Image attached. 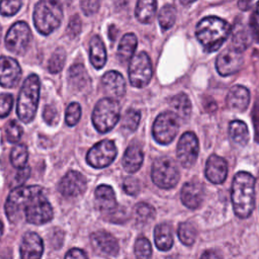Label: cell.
<instances>
[{
  "mask_svg": "<svg viewBox=\"0 0 259 259\" xmlns=\"http://www.w3.org/2000/svg\"><path fill=\"white\" fill-rule=\"evenodd\" d=\"M81 116V106L79 105V103L77 102H72L68 105L67 109H66V114H65V118H66V122L68 125H75Z\"/></svg>",
  "mask_w": 259,
  "mask_h": 259,
  "instance_id": "f35d334b",
  "label": "cell"
},
{
  "mask_svg": "<svg viewBox=\"0 0 259 259\" xmlns=\"http://www.w3.org/2000/svg\"><path fill=\"white\" fill-rule=\"evenodd\" d=\"M143 160L144 154L142 149L138 145H131L124 152L122 158V166L125 169V171L134 173L141 168Z\"/></svg>",
  "mask_w": 259,
  "mask_h": 259,
  "instance_id": "603a6c76",
  "label": "cell"
},
{
  "mask_svg": "<svg viewBox=\"0 0 259 259\" xmlns=\"http://www.w3.org/2000/svg\"><path fill=\"white\" fill-rule=\"evenodd\" d=\"M91 242L94 248L103 254L115 256L118 253L119 247L116 239L105 231H97L91 235Z\"/></svg>",
  "mask_w": 259,
  "mask_h": 259,
  "instance_id": "ffe728a7",
  "label": "cell"
},
{
  "mask_svg": "<svg viewBox=\"0 0 259 259\" xmlns=\"http://www.w3.org/2000/svg\"><path fill=\"white\" fill-rule=\"evenodd\" d=\"M80 6L86 15H92L99 9L100 0H81Z\"/></svg>",
  "mask_w": 259,
  "mask_h": 259,
  "instance_id": "f6af8a7d",
  "label": "cell"
},
{
  "mask_svg": "<svg viewBox=\"0 0 259 259\" xmlns=\"http://www.w3.org/2000/svg\"><path fill=\"white\" fill-rule=\"evenodd\" d=\"M194 1H196V0H180L181 4H183V5H189L192 2H194Z\"/></svg>",
  "mask_w": 259,
  "mask_h": 259,
  "instance_id": "db71d44e",
  "label": "cell"
},
{
  "mask_svg": "<svg viewBox=\"0 0 259 259\" xmlns=\"http://www.w3.org/2000/svg\"><path fill=\"white\" fill-rule=\"evenodd\" d=\"M131 84L137 88L147 86L152 78V64L147 53L141 52L131 59L128 66Z\"/></svg>",
  "mask_w": 259,
  "mask_h": 259,
  "instance_id": "9c48e42d",
  "label": "cell"
},
{
  "mask_svg": "<svg viewBox=\"0 0 259 259\" xmlns=\"http://www.w3.org/2000/svg\"><path fill=\"white\" fill-rule=\"evenodd\" d=\"M202 258H218V257H221L219 255V253H217L215 251H205L202 255H201Z\"/></svg>",
  "mask_w": 259,
  "mask_h": 259,
  "instance_id": "f907efd6",
  "label": "cell"
},
{
  "mask_svg": "<svg viewBox=\"0 0 259 259\" xmlns=\"http://www.w3.org/2000/svg\"><path fill=\"white\" fill-rule=\"evenodd\" d=\"M6 138L10 143H16L22 136V127L16 120H11L6 125Z\"/></svg>",
  "mask_w": 259,
  "mask_h": 259,
  "instance_id": "ab89813d",
  "label": "cell"
},
{
  "mask_svg": "<svg viewBox=\"0 0 259 259\" xmlns=\"http://www.w3.org/2000/svg\"><path fill=\"white\" fill-rule=\"evenodd\" d=\"M5 212L10 222H17L22 213L28 223L42 225L53 219V207L40 186H18L8 195Z\"/></svg>",
  "mask_w": 259,
  "mask_h": 259,
  "instance_id": "6da1fadb",
  "label": "cell"
},
{
  "mask_svg": "<svg viewBox=\"0 0 259 259\" xmlns=\"http://www.w3.org/2000/svg\"><path fill=\"white\" fill-rule=\"evenodd\" d=\"M203 185L198 181L186 182L181 189V200L183 204L191 209L197 208L203 199Z\"/></svg>",
  "mask_w": 259,
  "mask_h": 259,
  "instance_id": "e0dca14e",
  "label": "cell"
},
{
  "mask_svg": "<svg viewBox=\"0 0 259 259\" xmlns=\"http://www.w3.org/2000/svg\"><path fill=\"white\" fill-rule=\"evenodd\" d=\"M54 1H56L57 3H59L61 6H62V5L67 6V5H69V4L71 3L72 0H54Z\"/></svg>",
  "mask_w": 259,
  "mask_h": 259,
  "instance_id": "f5cc1de1",
  "label": "cell"
},
{
  "mask_svg": "<svg viewBox=\"0 0 259 259\" xmlns=\"http://www.w3.org/2000/svg\"><path fill=\"white\" fill-rule=\"evenodd\" d=\"M42 117L45 121L50 125H55L59 121V113L55 106L47 105L42 112Z\"/></svg>",
  "mask_w": 259,
  "mask_h": 259,
  "instance_id": "ee69618b",
  "label": "cell"
},
{
  "mask_svg": "<svg viewBox=\"0 0 259 259\" xmlns=\"http://www.w3.org/2000/svg\"><path fill=\"white\" fill-rule=\"evenodd\" d=\"M242 52L232 48L223 51L215 62V67L218 72L222 76L232 75L238 72L243 65Z\"/></svg>",
  "mask_w": 259,
  "mask_h": 259,
  "instance_id": "4fadbf2b",
  "label": "cell"
},
{
  "mask_svg": "<svg viewBox=\"0 0 259 259\" xmlns=\"http://www.w3.org/2000/svg\"><path fill=\"white\" fill-rule=\"evenodd\" d=\"M156 247L161 251H168L173 246V235L171 227L166 224H159L154 231Z\"/></svg>",
  "mask_w": 259,
  "mask_h": 259,
  "instance_id": "d4e9b609",
  "label": "cell"
},
{
  "mask_svg": "<svg viewBox=\"0 0 259 259\" xmlns=\"http://www.w3.org/2000/svg\"><path fill=\"white\" fill-rule=\"evenodd\" d=\"M178 237L184 245H192L196 238V230L194 226L189 222L181 223L178 227Z\"/></svg>",
  "mask_w": 259,
  "mask_h": 259,
  "instance_id": "d6a6232c",
  "label": "cell"
},
{
  "mask_svg": "<svg viewBox=\"0 0 259 259\" xmlns=\"http://www.w3.org/2000/svg\"><path fill=\"white\" fill-rule=\"evenodd\" d=\"M135 254L138 258H149L152 255V247L149 240L140 237L135 243Z\"/></svg>",
  "mask_w": 259,
  "mask_h": 259,
  "instance_id": "74e56055",
  "label": "cell"
},
{
  "mask_svg": "<svg viewBox=\"0 0 259 259\" xmlns=\"http://www.w3.org/2000/svg\"><path fill=\"white\" fill-rule=\"evenodd\" d=\"M95 201L101 211L110 213L117 207V202L113 189L105 184L99 185L95 189Z\"/></svg>",
  "mask_w": 259,
  "mask_h": 259,
  "instance_id": "44dd1931",
  "label": "cell"
},
{
  "mask_svg": "<svg viewBox=\"0 0 259 259\" xmlns=\"http://www.w3.org/2000/svg\"><path fill=\"white\" fill-rule=\"evenodd\" d=\"M135 215L141 223H148L155 217V208L146 202H139L135 205Z\"/></svg>",
  "mask_w": 259,
  "mask_h": 259,
  "instance_id": "e575fe53",
  "label": "cell"
},
{
  "mask_svg": "<svg viewBox=\"0 0 259 259\" xmlns=\"http://www.w3.org/2000/svg\"><path fill=\"white\" fill-rule=\"evenodd\" d=\"M29 174H30V168L27 167V166H23L21 168H19L17 174H16V183L18 185H21L28 177H29Z\"/></svg>",
  "mask_w": 259,
  "mask_h": 259,
  "instance_id": "7dc6e473",
  "label": "cell"
},
{
  "mask_svg": "<svg viewBox=\"0 0 259 259\" xmlns=\"http://www.w3.org/2000/svg\"><path fill=\"white\" fill-rule=\"evenodd\" d=\"M39 97V79L32 74L23 82L18 99L16 111L21 121L30 122L36 112Z\"/></svg>",
  "mask_w": 259,
  "mask_h": 259,
  "instance_id": "277c9868",
  "label": "cell"
},
{
  "mask_svg": "<svg viewBox=\"0 0 259 259\" xmlns=\"http://www.w3.org/2000/svg\"><path fill=\"white\" fill-rule=\"evenodd\" d=\"M250 45V33L244 26H237L233 34L234 49L243 52Z\"/></svg>",
  "mask_w": 259,
  "mask_h": 259,
  "instance_id": "1f68e13d",
  "label": "cell"
},
{
  "mask_svg": "<svg viewBox=\"0 0 259 259\" xmlns=\"http://www.w3.org/2000/svg\"><path fill=\"white\" fill-rule=\"evenodd\" d=\"M31 32L29 26L24 21L15 22L7 31L5 36V46L8 51L22 55L30 41Z\"/></svg>",
  "mask_w": 259,
  "mask_h": 259,
  "instance_id": "30bf717a",
  "label": "cell"
},
{
  "mask_svg": "<svg viewBox=\"0 0 259 259\" xmlns=\"http://www.w3.org/2000/svg\"><path fill=\"white\" fill-rule=\"evenodd\" d=\"M69 84L73 89L84 90L90 84V78L82 64H75L69 70Z\"/></svg>",
  "mask_w": 259,
  "mask_h": 259,
  "instance_id": "cb8c5ba5",
  "label": "cell"
},
{
  "mask_svg": "<svg viewBox=\"0 0 259 259\" xmlns=\"http://www.w3.org/2000/svg\"><path fill=\"white\" fill-rule=\"evenodd\" d=\"M65 258H87V254L81 249L73 248L67 252Z\"/></svg>",
  "mask_w": 259,
  "mask_h": 259,
  "instance_id": "c3c4849f",
  "label": "cell"
},
{
  "mask_svg": "<svg viewBox=\"0 0 259 259\" xmlns=\"http://www.w3.org/2000/svg\"><path fill=\"white\" fill-rule=\"evenodd\" d=\"M120 114V106L116 99L106 97L99 100L92 113V121L94 127L99 133H107L118 121Z\"/></svg>",
  "mask_w": 259,
  "mask_h": 259,
  "instance_id": "8992f818",
  "label": "cell"
},
{
  "mask_svg": "<svg viewBox=\"0 0 259 259\" xmlns=\"http://www.w3.org/2000/svg\"><path fill=\"white\" fill-rule=\"evenodd\" d=\"M253 0H239L238 2V6L241 10H248L251 6V3H252Z\"/></svg>",
  "mask_w": 259,
  "mask_h": 259,
  "instance_id": "681fc988",
  "label": "cell"
},
{
  "mask_svg": "<svg viewBox=\"0 0 259 259\" xmlns=\"http://www.w3.org/2000/svg\"><path fill=\"white\" fill-rule=\"evenodd\" d=\"M140 119H141L140 111L131 108L125 112V114L122 118L121 125L123 128L127 130L130 132H134L137 130V127L140 123Z\"/></svg>",
  "mask_w": 259,
  "mask_h": 259,
  "instance_id": "8d00e7d4",
  "label": "cell"
},
{
  "mask_svg": "<svg viewBox=\"0 0 259 259\" xmlns=\"http://www.w3.org/2000/svg\"><path fill=\"white\" fill-rule=\"evenodd\" d=\"M86 189L85 177L77 171H69L59 183V191L66 197L82 194Z\"/></svg>",
  "mask_w": 259,
  "mask_h": 259,
  "instance_id": "5bb4252c",
  "label": "cell"
},
{
  "mask_svg": "<svg viewBox=\"0 0 259 259\" xmlns=\"http://www.w3.org/2000/svg\"><path fill=\"white\" fill-rule=\"evenodd\" d=\"M21 76V69L16 60L0 57V85L5 88L14 87Z\"/></svg>",
  "mask_w": 259,
  "mask_h": 259,
  "instance_id": "9a60e30c",
  "label": "cell"
},
{
  "mask_svg": "<svg viewBox=\"0 0 259 259\" xmlns=\"http://www.w3.org/2000/svg\"><path fill=\"white\" fill-rule=\"evenodd\" d=\"M13 97L11 94L3 93L0 94V117H5L8 115L12 108Z\"/></svg>",
  "mask_w": 259,
  "mask_h": 259,
  "instance_id": "b9f144b4",
  "label": "cell"
},
{
  "mask_svg": "<svg viewBox=\"0 0 259 259\" xmlns=\"http://www.w3.org/2000/svg\"><path fill=\"white\" fill-rule=\"evenodd\" d=\"M157 10L156 0H138L136 6V17L142 23H150Z\"/></svg>",
  "mask_w": 259,
  "mask_h": 259,
  "instance_id": "f1b7e54d",
  "label": "cell"
},
{
  "mask_svg": "<svg viewBox=\"0 0 259 259\" xmlns=\"http://www.w3.org/2000/svg\"><path fill=\"white\" fill-rule=\"evenodd\" d=\"M229 135L231 140L239 146H245L249 141L248 127L242 120H233L230 122Z\"/></svg>",
  "mask_w": 259,
  "mask_h": 259,
  "instance_id": "f546056e",
  "label": "cell"
},
{
  "mask_svg": "<svg viewBox=\"0 0 259 259\" xmlns=\"http://www.w3.org/2000/svg\"><path fill=\"white\" fill-rule=\"evenodd\" d=\"M90 62L96 69H101L106 62V50L98 35H94L90 40Z\"/></svg>",
  "mask_w": 259,
  "mask_h": 259,
  "instance_id": "484cf974",
  "label": "cell"
},
{
  "mask_svg": "<svg viewBox=\"0 0 259 259\" xmlns=\"http://www.w3.org/2000/svg\"><path fill=\"white\" fill-rule=\"evenodd\" d=\"M198 150L196 136L191 132L184 133L177 145V158L180 164L185 168H190L197 159Z\"/></svg>",
  "mask_w": 259,
  "mask_h": 259,
  "instance_id": "7c38bea8",
  "label": "cell"
},
{
  "mask_svg": "<svg viewBox=\"0 0 259 259\" xmlns=\"http://www.w3.org/2000/svg\"><path fill=\"white\" fill-rule=\"evenodd\" d=\"M27 158H28V152H27V148L25 145L19 144V145H16L12 149L11 154H10V160H11L13 167L19 169V168L25 166Z\"/></svg>",
  "mask_w": 259,
  "mask_h": 259,
  "instance_id": "836d02e7",
  "label": "cell"
},
{
  "mask_svg": "<svg viewBox=\"0 0 259 259\" xmlns=\"http://www.w3.org/2000/svg\"><path fill=\"white\" fill-rule=\"evenodd\" d=\"M0 38H1V26H0Z\"/></svg>",
  "mask_w": 259,
  "mask_h": 259,
  "instance_id": "6f0895ef",
  "label": "cell"
},
{
  "mask_svg": "<svg viewBox=\"0 0 259 259\" xmlns=\"http://www.w3.org/2000/svg\"><path fill=\"white\" fill-rule=\"evenodd\" d=\"M116 147L112 141L103 140L94 145L87 153L86 160L94 168H104L116 157Z\"/></svg>",
  "mask_w": 259,
  "mask_h": 259,
  "instance_id": "8fae6325",
  "label": "cell"
},
{
  "mask_svg": "<svg viewBox=\"0 0 259 259\" xmlns=\"http://www.w3.org/2000/svg\"><path fill=\"white\" fill-rule=\"evenodd\" d=\"M232 202L235 213L247 219L255 205V178L248 172H238L232 184Z\"/></svg>",
  "mask_w": 259,
  "mask_h": 259,
  "instance_id": "7a4b0ae2",
  "label": "cell"
},
{
  "mask_svg": "<svg viewBox=\"0 0 259 259\" xmlns=\"http://www.w3.org/2000/svg\"><path fill=\"white\" fill-rule=\"evenodd\" d=\"M257 14H258V16H259V2H258V4H257Z\"/></svg>",
  "mask_w": 259,
  "mask_h": 259,
  "instance_id": "9f6ffc18",
  "label": "cell"
},
{
  "mask_svg": "<svg viewBox=\"0 0 259 259\" xmlns=\"http://www.w3.org/2000/svg\"><path fill=\"white\" fill-rule=\"evenodd\" d=\"M63 19L61 5L54 0H39L34 8L33 22L41 34H50L59 27Z\"/></svg>",
  "mask_w": 259,
  "mask_h": 259,
  "instance_id": "5b68a950",
  "label": "cell"
},
{
  "mask_svg": "<svg viewBox=\"0 0 259 259\" xmlns=\"http://www.w3.org/2000/svg\"><path fill=\"white\" fill-rule=\"evenodd\" d=\"M178 127V116L174 112H162L154 121L153 137L159 144L167 145L176 137Z\"/></svg>",
  "mask_w": 259,
  "mask_h": 259,
  "instance_id": "ba28073f",
  "label": "cell"
},
{
  "mask_svg": "<svg viewBox=\"0 0 259 259\" xmlns=\"http://www.w3.org/2000/svg\"><path fill=\"white\" fill-rule=\"evenodd\" d=\"M250 102V93L247 88L236 85L231 88L227 96V105L236 111H244Z\"/></svg>",
  "mask_w": 259,
  "mask_h": 259,
  "instance_id": "7402d4cb",
  "label": "cell"
},
{
  "mask_svg": "<svg viewBox=\"0 0 259 259\" xmlns=\"http://www.w3.org/2000/svg\"><path fill=\"white\" fill-rule=\"evenodd\" d=\"M81 31V20L78 15H74L71 17L68 27H67V32L70 37L74 38L76 37Z\"/></svg>",
  "mask_w": 259,
  "mask_h": 259,
  "instance_id": "bcb514c9",
  "label": "cell"
},
{
  "mask_svg": "<svg viewBox=\"0 0 259 259\" xmlns=\"http://www.w3.org/2000/svg\"><path fill=\"white\" fill-rule=\"evenodd\" d=\"M231 32L230 24L217 16L202 18L196 25L195 34L206 52H215L225 42Z\"/></svg>",
  "mask_w": 259,
  "mask_h": 259,
  "instance_id": "3957f363",
  "label": "cell"
},
{
  "mask_svg": "<svg viewBox=\"0 0 259 259\" xmlns=\"http://www.w3.org/2000/svg\"><path fill=\"white\" fill-rule=\"evenodd\" d=\"M2 233H3V225H2V223L0 222V238H1V236H2Z\"/></svg>",
  "mask_w": 259,
  "mask_h": 259,
  "instance_id": "11a10c76",
  "label": "cell"
},
{
  "mask_svg": "<svg viewBox=\"0 0 259 259\" xmlns=\"http://www.w3.org/2000/svg\"><path fill=\"white\" fill-rule=\"evenodd\" d=\"M158 20L161 28L167 30L173 26L176 20V8L171 4L163 6L158 14Z\"/></svg>",
  "mask_w": 259,
  "mask_h": 259,
  "instance_id": "4dcf8cb0",
  "label": "cell"
},
{
  "mask_svg": "<svg viewBox=\"0 0 259 259\" xmlns=\"http://www.w3.org/2000/svg\"><path fill=\"white\" fill-rule=\"evenodd\" d=\"M127 1H128V0H113L115 6H116L117 8H120V7H123L124 5H126Z\"/></svg>",
  "mask_w": 259,
  "mask_h": 259,
  "instance_id": "816d5d0a",
  "label": "cell"
},
{
  "mask_svg": "<svg viewBox=\"0 0 259 259\" xmlns=\"http://www.w3.org/2000/svg\"><path fill=\"white\" fill-rule=\"evenodd\" d=\"M228 174V165L224 158L218 155H211L205 165V176L214 184H221L225 181Z\"/></svg>",
  "mask_w": 259,
  "mask_h": 259,
  "instance_id": "ac0fdd59",
  "label": "cell"
},
{
  "mask_svg": "<svg viewBox=\"0 0 259 259\" xmlns=\"http://www.w3.org/2000/svg\"><path fill=\"white\" fill-rule=\"evenodd\" d=\"M65 60H66V53L64 49L62 48L57 49L49 61V66H48L49 71L54 74L59 73L64 67Z\"/></svg>",
  "mask_w": 259,
  "mask_h": 259,
  "instance_id": "d590c367",
  "label": "cell"
},
{
  "mask_svg": "<svg viewBox=\"0 0 259 259\" xmlns=\"http://www.w3.org/2000/svg\"><path fill=\"white\" fill-rule=\"evenodd\" d=\"M123 189L128 195H137L141 189L140 181L135 177H126L123 181Z\"/></svg>",
  "mask_w": 259,
  "mask_h": 259,
  "instance_id": "7bdbcfd3",
  "label": "cell"
},
{
  "mask_svg": "<svg viewBox=\"0 0 259 259\" xmlns=\"http://www.w3.org/2000/svg\"><path fill=\"white\" fill-rule=\"evenodd\" d=\"M105 93L114 99L121 98L125 93V81L122 75L116 71L106 72L101 79Z\"/></svg>",
  "mask_w": 259,
  "mask_h": 259,
  "instance_id": "2e32d148",
  "label": "cell"
},
{
  "mask_svg": "<svg viewBox=\"0 0 259 259\" xmlns=\"http://www.w3.org/2000/svg\"><path fill=\"white\" fill-rule=\"evenodd\" d=\"M44 244L41 238L34 232L26 233L20 244V256L23 259H37L41 256Z\"/></svg>",
  "mask_w": 259,
  "mask_h": 259,
  "instance_id": "d6986e66",
  "label": "cell"
},
{
  "mask_svg": "<svg viewBox=\"0 0 259 259\" xmlns=\"http://www.w3.org/2000/svg\"><path fill=\"white\" fill-rule=\"evenodd\" d=\"M21 7V0H0V13L5 16L14 15Z\"/></svg>",
  "mask_w": 259,
  "mask_h": 259,
  "instance_id": "60d3db41",
  "label": "cell"
},
{
  "mask_svg": "<svg viewBox=\"0 0 259 259\" xmlns=\"http://www.w3.org/2000/svg\"><path fill=\"white\" fill-rule=\"evenodd\" d=\"M137 42V37L134 33H126L121 37L117 50V57L121 63H127L134 57Z\"/></svg>",
  "mask_w": 259,
  "mask_h": 259,
  "instance_id": "4316f807",
  "label": "cell"
},
{
  "mask_svg": "<svg viewBox=\"0 0 259 259\" xmlns=\"http://www.w3.org/2000/svg\"><path fill=\"white\" fill-rule=\"evenodd\" d=\"M153 182L160 188L169 189L179 181V171L175 162L168 157L158 158L152 166Z\"/></svg>",
  "mask_w": 259,
  "mask_h": 259,
  "instance_id": "52a82bcc",
  "label": "cell"
},
{
  "mask_svg": "<svg viewBox=\"0 0 259 259\" xmlns=\"http://www.w3.org/2000/svg\"><path fill=\"white\" fill-rule=\"evenodd\" d=\"M170 106L178 118L182 120H186L191 113L190 100L184 93H179L173 96L170 100Z\"/></svg>",
  "mask_w": 259,
  "mask_h": 259,
  "instance_id": "83f0119b",
  "label": "cell"
}]
</instances>
